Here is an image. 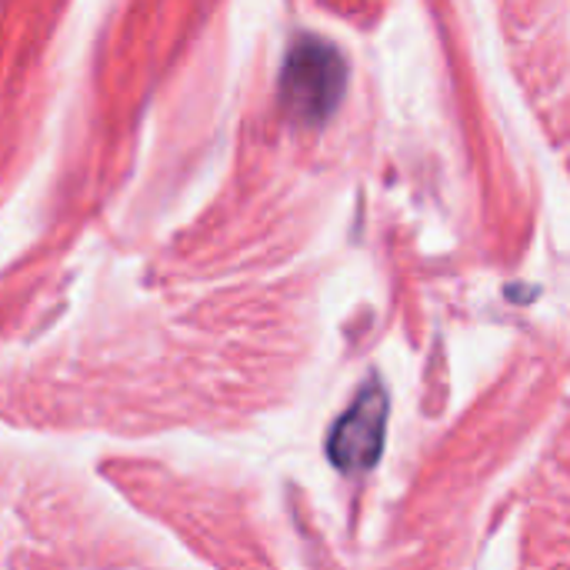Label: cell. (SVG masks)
<instances>
[{
    "label": "cell",
    "instance_id": "1",
    "mask_svg": "<svg viewBox=\"0 0 570 570\" xmlns=\"http://www.w3.org/2000/svg\"><path fill=\"white\" fill-rule=\"evenodd\" d=\"M347 80L351 70L344 53L331 40L304 33L301 40L291 43L281 67V107L297 127H321L341 107Z\"/></svg>",
    "mask_w": 570,
    "mask_h": 570
},
{
    "label": "cell",
    "instance_id": "2",
    "mask_svg": "<svg viewBox=\"0 0 570 570\" xmlns=\"http://www.w3.org/2000/svg\"><path fill=\"white\" fill-rule=\"evenodd\" d=\"M387 414H391L387 391L377 381H371L351 401V407L341 414V421L334 424V431L327 438V461L341 474H364V471H371L381 461V454H384Z\"/></svg>",
    "mask_w": 570,
    "mask_h": 570
}]
</instances>
